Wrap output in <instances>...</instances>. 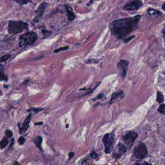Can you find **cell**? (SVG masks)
Returning <instances> with one entry per match:
<instances>
[{
    "instance_id": "1",
    "label": "cell",
    "mask_w": 165,
    "mask_h": 165,
    "mask_svg": "<svg viewBox=\"0 0 165 165\" xmlns=\"http://www.w3.org/2000/svg\"><path fill=\"white\" fill-rule=\"evenodd\" d=\"M141 18V16L137 15L113 21L109 24L111 34L118 39L124 38L138 28Z\"/></svg>"
},
{
    "instance_id": "2",
    "label": "cell",
    "mask_w": 165,
    "mask_h": 165,
    "mask_svg": "<svg viewBox=\"0 0 165 165\" xmlns=\"http://www.w3.org/2000/svg\"><path fill=\"white\" fill-rule=\"evenodd\" d=\"M28 28L27 22L21 21H10L8 25V32L11 35H17L28 29Z\"/></svg>"
},
{
    "instance_id": "3",
    "label": "cell",
    "mask_w": 165,
    "mask_h": 165,
    "mask_svg": "<svg viewBox=\"0 0 165 165\" xmlns=\"http://www.w3.org/2000/svg\"><path fill=\"white\" fill-rule=\"evenodd\" d=\"M38 35L33 31L27 32L21 35L19 38V46L21 47L32 46L37 40Z\"/></svg>"
},
{
    "instance_id": "4",
    "label": "cell",
    "mask_w": 165,
    "mask_h": 165,
    "mask_svg": "<svg viewBox=\"0 0 165 165\" xmlns=\"http://www.w3.org/2000/svg\"><path fill=\"white\" fill-rule=\"evenodd\" d=\"M114 134L113 133H107L103 138L105 148V152L107 154H110L113 149V145L114 143Z\"/></svg>"
},
{
    "instance_id": "5",
    "label": "cell",
    "mask_w": 165,
    "mask_h": 165,
    "mask_svg": "<svg viewBox=\"0 0 165 165\" xmlns=\"http://www.w3.org/2000/svg\"><path fill=\"white\" fill-rule=\"evenodd\" d=\"M134 154L137 158L140 159L144 158L148 155L147 147L144 143L139 142L135 148Z\"/></svg>"
},
{
    "instance_id": "6",
    "label": "cell",
    "mask_w": 165,
    "mask_h": 165,
    "mask_svg": "<svg viewBox=\"0 0 165 165\" xmlns=\"http://www.w3.org/2000/svg\"><path fill=\"white\" fill-rule=\"evenodd\" d=\"M143 5V3L141 0H131L127 2L123 7L125 11H134L139 9Z\"/></svg>"
},
{
    "instance_id": "7",
    "label": "cell",
    "mask_w": 165,
    "mask_h": 165,
    "mask_svg": "<svg viewBox=\"0 0 165 165\" xmlns=\"http://www.w3.org/2000/svg\"><path fill=\"white\" fill-rule=\"evenodd\" d=\"M138 135L136 132L134 131H130L126 134L123 138L125 144L129 148L133 146L135 141L136 140Z\"/></svg>"
},
{
    "instance_id": "8",
    "label": "cell",
    "mask_w": 165,
    "mask_h": 165,
    "mask_svg": "<svg viewBox=\"0 0 165 165\" xmlns=\"http://www.w3.org/2000/svg\"><path fill=\"white\" fill-rule=\"evenodd\" d=\"M129 61L124 60H121L117 64V67L119 69L120 75L123 78H124L127 75V67L129 64Z\"/></svg>"
},
{
    "instance_id": "9",
    "label": "cell",
    "mask_w": 165,
    "mask_h": 165,
    "mask_svg": "<svg viewBox=\"0 0 165 165\" xmlns=\"http://www.w3.org/2000/svg\"><path fill=\"white\" fill-rule=\"evenodd\" d=\"M47 5L48 4L47 3H43L38 7L37 10L35 12L36 15H35V18H33L34 21L36 22H39L40 18L43 16L44 12Z\"/></svg>"
},
{
    "instance_id": "10",
    "label": "cell",
    "mask_w": 165,
    "mask_h": 165,
    "mask_svg": "<svg viewBox=\"0 0 165 165\" xmlns=\"http://www.w3.org/2000/svg\"><path fill=\"white\" fill-rule=\"evenodd\" d=\"M127 152V147L122 143H119L117 145V152L114 153L113 157L115 158H119L122 155L125 154Z\"/></svg>"
},
{
    "instance_id": "11",
    "label": "cell",
    "mask_w": 165,
    "mask_h": 165,
    "mask_svg": "<svg viewBox=\"0 0 165 165\" xmlns=\"http://www.w3.org/2000/svg\"><path fill=\"white\" fill-rule=\"evenodd\" d=\"M31 117H32V114L30 113L29 115L27 117V118H26L24 121L23 122V126L22 127V131L23 133H25L28 130L30 123L31 122Z\"/></svg>"
},
{
    "instance_id": "12",
    "label": "cell",
    "mask_w": 165,
    "mask_h": 165,
    "mask_svg": "<svg viewBox=\"0 0 165 165\" xmlns=\"http://www.w3.org/2000/svg\"><path fill=\"white\" fill-rule=\"evenodd\" d=\"M65 10L67 12L68 15V20L70 21H73L74 20L75 18V15L74 13L73 9L70 7L68 5H65Z\"/></svg>"
},
{
    "instance_id": "13",
    "label": "cell",
    "mask_w": 165,
    "mask_h": 165,
    "mask_svg": "<svg viewBox=\"0 0 165 165\" xmlns=\"http://www.w3.org/2000/svg\"><path fill=\"white\" fill-rule=\"evenodd\" d=\"M124 94L123 91H121L119 92H114L112 94L110 102H112V101L113 100H118V99L121 100L124 97Z\"/></svg>"
},
{
    "instance_id": "14",
    "label": "cell",
    "mask_w": 165,
    "mask_h": 165,
    "mask_svg": "<svg viewBox=\"0 0 165 165\" xmlns=\"http://www.w3.org/2000/svg\"><path fill=\"white\" fill-rule=\"evenodd\" d=\"M42 137L40 136H37V137H36L33 141V143L36 144V147L41 151H43L42 147Z\"/></svg>"
},
{
    "instance_id": "15",
    "label": "cell",
    "mask_w": 165,
    "mask_h": 165,
    "mask_svg": "<svg viewBox=\"0 0 165 165\" xmlns=\"http://www.w3.org/2000/svg\"><path fill=\"white\" fill-rule=\"evenodd\" d=\"M8 144V140L6 137H4L1 141V149H3L7 147Z\"/></svg>"
},
{
    "instance_id": "16",
    "label": "cell",
    "mask_w": 165,
    "mask_h": 165,
    "mask_svg": "<svg viewBox=\"0 0 165 165\" xmlns=\"http://www.w3.org/2000/svg\"><path fill=\"white\" fill-rule=\"evenodd\" d=\"M156 100L159 103H162L164 101V96L162 93L160 92H157V98Z\"/></svg>"
},
{
    "instance_id": "17",
    "label": "cell",
    "mask_w": 165,
    "mask_h": 165,
    "mask_svg": "<svg viewBox=\"0 0 165 165\" xmlns=\"http://www.w3.org/2000/svg\"><path fill=\"white\" fill-rule=\"evenodd\" d=\"M158 111L160 113L165 115V104H162V105H160L158 109Z\"/></svg>"
},
{
    "instance_id": "18",
    "label": "cell",
    "mask_w": 165,
    "mask_h": 165,
    "mask_svg": "<svg viewBox=\"0 0 165 165\" xmlns=\"http://www.w3.org/2000/svg\"><path fill=\"white\" fill-rule=\"evenodd\" d=\"M15 1L21 5H25L30 2L29 0H15Z\"/></svg>"
},
{
    "instance_id": "19",
    "label": "cell",
    "mask_w": 165,
    "mask_h": 165,
    "mask_svg": "<svg viewBox=\"0 0 165 165\" xmlns=\"http://www.w3.org/2000/svg\"><path fill=\"white\" fill-rule=\"evenodd\" d=\"M69 46H65L64 47H60L59 49H56L55 50H54L53 53H58L60 52L61 51H64V50H67L68 49H69Z\"/></svg>"
},
{
    "instance_id": "20",
    "label": "cell",
    "mask_w": 165,
    "mask_h": 165,
    "mask_svg": "<svg viewBox=\"0 0 165 165\" xmlns=\"http://www.w3.org/2000/svg\"><path fill=\"white\" fill-rule=\"evenodd\" d=\"M148 13H149L150 15H155V14H159L160 15V12L158 11L155 10V9H149L147 11Z\"/></svg>"
},
{
    "instance_id": "21",
    "label": "cell",
    "mask_w": 165,
    "mask_h": 165,
    "mask_svg": "<svg viewBox=\"0 0 165 165\" xmlns=\"http://www.w3.org/2000/svg\"><path fill=\"white\" fill-rule=\"evenodd\" d=\"M5 135L8 138H11L13 135V132L12 131L9 130V129H7L5 131Z\"/></svg>"
},
{
    "instance_id": "22",
    "label": "cell",
    "mask_w": 165,
    "mask_h": 165,
    "mask_svg": "<svg viewBox=\"0 0 165 165\" xmlns=\"http://www.w3.org/2000/svg\"><path fill=\"white\" fill-rule=\"evenodd\" d=\"M11 57V56L10 55H5L3 56L1 58V63H3L6 61L8 59H9Z\"/></svg>"
},
{
    "instance_id": "23",
    "label": "cell",
    "mask_w": 165,
    "mask_h": 165,
    "mask_svg": "<svg viewBox=\"0 0 165 165\" xmlns=\"http://www.w3.org/2000/svg\"><path fill=\"white\" fill-rule=\"evenodd\" d=\"M26 141V139L23 137H21L18 138V143L19 145H23Z\"/></svg>"
},
{
    "instance_id": "24",
    "label": "cell",
    "mask_w": 165,
    "mask_h": 165,
    "mask_svg": "<svg viewBox=\"0 0 165 165\" xmlns=\"http://www.w3.org/2000/svg\"><path fill=\"white\" fill-rule=\"evenodd\" d=\"M1 75H0V76H1V81H7V76H5L4 74H3V72H1Z\"/></svg>"
},
{
    "instance_id": "25",
    "label": "cell",
    "mask_w": 165,
    "mask_h": 165,
    "mask_svg": "<svg viewBox=\"0 0 165 165\" xmlns=\"http://www.w3.org/2000/svg\"><path fill=\"white\" fill-rule=\"evenodd\" d=\"M90 156L94 159H96L97 158V154L95 152V151H92V152L90 154Z\"/></svg>"
},
{
    "instance_id": "26",
    "label": "cell",
    "mask_w": 165,
    "mask_h": 165,
    "mask_svg": "<svg viewBox=\"0 0 165 165\" xmlns=\"http://www.w3.org/2000/svg\"><path fill=\"white\" fill-rule=\"evenodd\" d=\"M44 109L42 108H36V109H35V108H33V109H30L29 110H33V111H35V112H39V111H41V110H43Z\"/></svg>"
},
{
    "instance_id": "27",
    "label": "cell",
    "mask_w": 165,
    "mask_h": 165,
    "mask_svg": "<svg viewBox=\"0 0 165 165\" xmlns=\"http://www.w3.org/2000/svg\"><path fill=\"white\" fill-rule=\"evenodd\" d=\"M75 153L73 152H69L68 154V156H69V158H68V160H70L71 159L73 158V156L74 155Z\"/></svg>"
},
{
    "instance_id": "28",
    "label": "cell",
    "mask_w": 165,
    "mask_h": 165,
    "mask_svg": "<svg viewBox=\"0 0 165 165\" xmlns=\"http://www.w3.org/2000/svg\"><path fill=\"white\" fill-rule=\"evenodd\" d=\"M103 96H104V95H103V94H102V93H100L99 95H97V97H96V99H100L102 98Z\"/></svg>"
},
{
    "instance_id": "29",
    "label": "cell",
    "mask_w": 165,
    "mask_h": 165,
    "mask_svg": "<svg viewBox=\"0 0 165 165\" xmlns=\"http://www.w3.org/2000/svg\"><path fill=\"white\" fill-rule=\"evenodd\" d=\"M43 124V122H37V123H36L35 124V126H41Z\"/></svg>"
},
{
    "instance_id": "30",
    "label": "cell",
    "mask_w": 165,
    "mask_h": 165,
    "mask_svg": "<svg viewBox=\"0 0 165 165\" xmlns=\"http://www.w3.org/2000/svg\"><path fill=\"white\" fill-rule=\"evenodd\" d=\"M133 37H134V36H131V37H129L126 40V42H129L130 40H131L133 38Z\"/></svg>"
},
{
    "instance_id": "31",
    "label": "cell",
    "mask_w": 165,
    "mask_h": 165,
    "mask_svg": "<svg viewBox=\"0 0 165 165\" xmlns=\"http://www.w3.org/2000/svg\"><path fill=\"white\" fill-rule=\"evenodd\" d=\"M162 8L163 10H164L165 11V2L162 6Z\"/></svg>"
},
{
    "instance_id": "32",
    "label": "cell",
    "mask_w": 165,
    "mask_h": 165,
    "mask_svg": "<svg viewBox=\"0 0 165 165\" xmlns=\"http://www.w3.org/2000/svg\"><path fill=\"white\" fill-rule=\"evenodd\" d=\"M13 165H20V164H19V163L18 162L15 161V162L14 163H13Z\"/></svg>"
},
{
    "instance_id": "33",
    "label": "cell",
    "mask_w": 165,
    "mask_h": 165,
    "mask_svg": "<svg viewBox=\"0 0 165 165\" xmlns=\"http://www.w3.org/2000/svg\"><path fill=\"white\" fill-rule=\"evenodd\" d=\"M14 140L13 138V139H12V142L11 144L10 147H11V146H13V144H14Z\"/></svg>"
},
{
    "instance_id": "34",
    "label": "cell",
    "mask_w": 165,
    "mask_h": 165,
    "mask_svg": "<svg viewBox=\"0 0 165 165\" xmlns=\"http://www.w3.org/2000/svg\"><path fill=\"white\" fill-rule=\"evenodd\" d=\"M163 35H164V38L165 39V30H164V32H163Z\"/></svg>"
},
{
    "instance_id": "35",
    "label": "cell",
    "mask_w": 165,
    "mask_h": 165,
    "mask_svg": "<svg viewBox=\"0 0 165 165\" xmlns=\"http://www.w3.org/2000/svg\"><path fill=\"white\" fill-rule=\"evenodd\" d=\"M68 126H69V125H68V124H67V127H67V128H68Z\"/></svg>"
}]
</instances>
